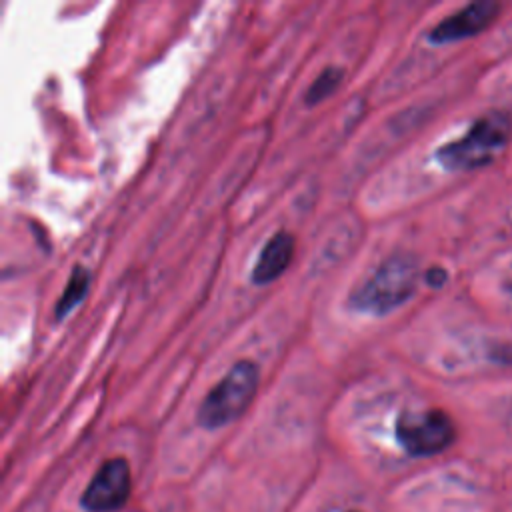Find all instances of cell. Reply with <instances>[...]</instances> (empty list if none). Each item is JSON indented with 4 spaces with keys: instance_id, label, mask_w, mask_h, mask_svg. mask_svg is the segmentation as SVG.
Returning <instances> with one entry per match:
<instances>
[{
    "instance_id": "obj_1",
    "label": "cell",
    "mask_w": 512,
    "mask_h": 512,
    "mask_svg": "<svg viewBox=\"0 0 512 512\" xmlns=\"http://www.w3.org/2000/svg\"><path fill=\"white\" fill-rule=\"evenodd\" d=\"M418 284V262L410 254H392L382 260L352 292L350 308L368 316H386L406 304Z\"/></svg>"
},
{
    "instance_id": "obj_2",
    "label": "cell",
    "mask_w": 512,
    "mask_h": 512,
    "mask_svg": "<svg viewBox=\"0 0 512 512\" xmlns=\"http://www.w3.org/2000/svg\"><path fill=\"white\" fill-rule=\"evenodd\" d=\"M512 122L502 112H488L474 120L466 134L446 142L436 150V160L444 170L468 172L490 164L508 144Z\"/></svg>"
},
{
    "instance_id": "obj_3",
    "label": "cell",
    "mask_w": 512,
    "mask_h": 512,
    "mask_svg": "<svg viewBox=\"0 0 512 512\" xmlns=\"http://www.w3.org/2000/svg\"><path fill=\"white\" fill-rule=\"evenodd\" d=\"M260 384V368L256 362L238 360L204 396L196 420L206 430H218L238 420L252 404Z\"/></svg>"
},
{
    "instance_id": "obj_4",
    "label": "cell",
    "mask_w": 512,
    "mask_h": 512,
    "mask_svg": "<svg viewBox=\"0 0 512 512\" xmlns=\"http://www.w3.org/2000/svg\"><path fill=\"white\" fill-rule=\"evenodd\" d=\"M396 438L408 454L432 456L454 442L456 428L452 418L438 408L408 410L396 420Z\"/></svg>"
},
{
    "instance_id": "obj_5",
    "label": "cell",
    "mask_w": 512,
    "mask_h": 512,
    "mask_svg": "<svg viewBox=\"0 0 512 512\" xmlns=\"http://www.w3.org/2000/svg\"><path fill=\"white\" fill-rule=\"evenodd\" d=\"M130 496V466L124 458L106 460L86 486L80 504L90 512L120 510Z\"/></svg>"
},
{
    "instance_id": "obj_6",
    "label": "cell",
    "mask_w": 512,
    "mask_h": 512,
    "mask_svg": "<svg viewBox=\"0 0 512 512\" xmlns=\"http://www.w3.org/2000/svg\"><path fill=\"white\" fill-rule=\"evenodd\" d=\"M498 12H500V4L496 2L480 0V2L466 4L464 8L456 10L454 14L438 22L428 32V40L432 44H450V42H460L464 38L476 36L492 24Z\"/></svg>"
},
{
    "instance_id": "obj_7",
    "label": "cell",
    "mask_w": 512,
    "mask_h": 512,
    "mask_svg": "<svg viewBox=\"0 0 512 512\" xmlns=\"http://www.w3.org/2000/svg\"><path fill=\"white\" fill-rule=\"evenodd\" d=\"M296 252V240L290 232L280 230L274 236L268 238V242L262 246L256 264L252 266L250 280L256 286H268L274 280H278L288 266L292 264Z\"/></svg>"
},
{
    "instance_id": "obj_8",
    "label": "cell",
    "mask_w": 512,
    "mask_h": 512,
    "mask_svg": "<svg viewBox=\"0 0 512 512\" xmlns=\"http://www.w3.org/2000/svg\"><path fill=\"white\" fill-rule=\"evenodd\" d=\"M90 282H92V274L88 272V268H84L82 264H76L68 276V282L62 290L60 298L56 300V306H54L56 320H64L68 314H72L82 304V300L88 294Z\"/></svg>"
},
{
    "instance_id": "obj_9",
    "label": "cell",
    "mask_w": 512,
    "mask_h": 512,
    "mask_svg": "<svg viewBox=\"0 0 512 512\" xmlns=\"http://www.w3.org/2000/svg\"><path fill=\"white\" fill-rule=\"evenodd\" d=\"M342 78H344V70L340 66H326L304 92V102L308 106H316L324 102L328 96L336 92V88L342 84Z\"/></svg>"
},
{
    "instance_id": "obj_10",
    "label": "cell",
    "mask_w": 512,
    "mask_h": 512,
    "mask_svg": "<svg viewBox=\"0 0 512 512\" xmlns=\"http://www.w3.org/2000/svg\"><path fill=\"white\" fill-rule=\"evenodd\" d=\"M424 278L432 288H440L446 282V272L442 268H430Z\"/></svg>"
}]
</instances>
